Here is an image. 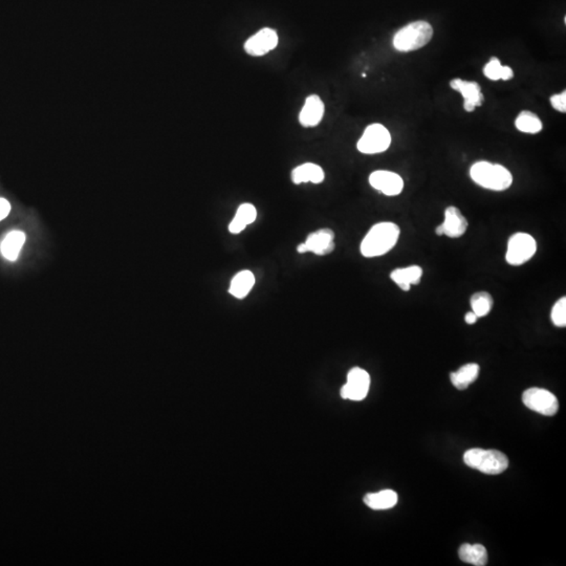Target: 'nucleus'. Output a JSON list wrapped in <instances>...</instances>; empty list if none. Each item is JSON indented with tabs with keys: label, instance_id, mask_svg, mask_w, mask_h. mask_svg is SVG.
<instances>
[{
	"label": "nucleus",
	"instance_id": "nucleus-6",
	"mask_svg": "<svg viewBox=\"0 0 566 566\" xmlns=\"http://www.w3.org/2000/svg\"><path fill=\"white\" fill-rule=\"evenodd\" d=\"M391 144V136L388 129L382 124H371L365 129L356 147L364 155H377L386 151Z\"/></svg>",
	"mask_w": 566,
	"mask_h": 566
},
{
	"label": "nucleus",
	"instance_id": "nucleus-11",
	"mask_svg": "<svg viewBox=\"0 0 566 566\" xmlns=\"http://www.w3.org/2000/svg\"><path fill=\"white\" fill-rule=\"evenodd\" d=\"M468 226V221L458 208L450 206L446 209L445 219L443 223L435 229V234L437 236L445 235L450 238H459L466 233Z\"/></svg>",
	"mask_w": 566,
	"mask_h": 566
},
{
	"label": "nucleus",
	"instance_id": "nucleus-9",
	"mask_svg": "<svg viewBox=\"0 0 566 566\" xmlns=\"http://www.w3.org/2000/svg\"><path fill=\"white\" fill-rule=\"evenodd\" d=\"M333 250H335V233L333 230L327 228L313 232L308 236L306 242L297 246V252L300 254L310 252L319 256L331 254Z\"/></svg>",
	"mask_w": 566,
	"mask_h": 566
},
{
	"label": "nucleus",
	"instance_id": "nucleus-19",
	"mask_svg": "<svg viewBox=\"0 0 566 566\" xmlns=\"http://www.w3.org/2000/svg\"><path fill=\"white\" fill-rule=\"evenodd\" d=\"M257 210L252 204L240 205L239 208L237 209L235 217L233 221L230 223L229 231L232 234H239L248 227L251 223L256 221Z\"/></svg>",
	"mask_w": 566,
	"mask_h": 566
},
{
	"label": "nucleus",
	"instance_id": "nucleus-30",
	"mask_svg": "<svg viewBox=\"0 0 566 566\" xmlns=\"http://www.w3.org/2000/svg\"><path fill=\"white\" fill-rule=\"evenodd\" d=\"M478 320V315L474 312L466 313V316H464V321H466V324L469 325L475 324Z\"/></svg>",
	"mask_w": 566,
	"mask_h": 566
},
{
	"label": "nucleus",
	"instance_id": "nucleus-21",
	"mask_svg": "<svg viewBox=\"0 0 566 566\" xmlns=\"http://www.w3.org/2000/svg\"><path fill=\"white\" fill-rule=\"evenodd\" d=\"M26 242V235L22 231H12L1 242V253L10 261H15Z\"/></svg>",
	"mask_w": 566,
	"mask_h": 566
},
{
	"label": "nucleus",
	"instance_id": "nucleus-23",
	"mask_svg": "<svg viewBox=\"0 0 566 566\" xmlns=\"http://www.w3.org/2000/svg\"><path fill=\"white\" fill-rule=\"evenodd\" d=\"M515 126L519 132L524 134H536L542 130L543 125L538 116L532 111H524L515 120Z\"/></svg>",
	"mask_w": 566,
	"mask_h": 566
},
{
	"label": "nucleus",
	"instance_id": "nucleus-12",
	"mask_svg": "<svg viewBox=\"0 0 566 566\" xmlns=\"http://www.w3.org/2000/svg\"><path fill=\"white\" fill-rule=\"evenodd\" d=\"M450 86L454 91L462 93L464 97V109L468 113H472L476 107H482L484 95L480 85L474 81H466L462 79H453Z\"/></svg>",
	"mask_w": 566,
	"mask_h": 566
},
{
	"label": "nucleus",
	"instance_id": "nucleus-16",
	"mask_svg": "<svg viewBox=\"0 0 566 566\" xmlns=\"http://www.w3.org/2000/svg\"><path fill=\"white\" fill-rule=\"evenodd\" d=\"M324 171L317 164H302L292 171V180L296 184L308 182H313V184H320L324 180Z\"/></svg>",
	"mask_w": 566,
	"mask_h": 566
},
{
	"label": "nucleus",
	"instance_id": "nucleus-1",
	"mask_svg": "<svg viewBox=\"0 0 566 566\" xmlns=\"http://www.w3.org/2000/svg\"><path fill=\"white\" fill-rule=\"evenodd\" d=\"M401 229L391 221L375 223L361 242V254L366 258L380 257L391 252L399 242Z\"/></svg>",
	"mask_w": 566,
	"mask_h": 566
},
{
	"label": "nucleus",
	"instance_id": "nucleus-24",
	"mask_svg": "<svg viewBox=\"0 0 566 566\" xmlns=\"http://www.w3.org/2000/svg\"><path fill=\"white\" fill-rule=\"evenodd\" d=\"M472 312L478 315V318L486 317L492 310L494 300L488 292H478L470 298Z\"/></svg>",
	"mask_w": 566,
	"mask_h": 566
},
{
	"label": "nucleus",
	"instance_id": "nucleus-25",
	"mask_svg": "<svg viewBox=\"0 0 566 566\" xmlns=\"http://www.w3.org/2000/svg\"><path fill=\"white\" fill-rule=\"evenodd\" d=\"M551 322L555 327H566V297L560 298L553 306L551 312Z\"/></svg>",
	"mask_w": 566,
	"mask_h": 566
},
{
	"label": "nucleus",
	"instance_id": "nucleus-10",
	"mask_svg": "<svg viewBox=\"0 0 566 566\" xmlns=\"http://www.w3.org/2000/svg\"><path fill=\"white\" fill-rule=\"evenodd\" d=\"M369 184L387 196H399L404 189V180L395 172L377 170L369 176Z\"/></svg>",
	"mask_w": 566,
	"mask_h": 566
},
{
	"label": "nucleus",
	"instance_id": "nucleus-2",
	"mask_svg": "<svg viewBox=\"0 0 566 566\" xmlns=\"http://www.w3.org/2000/svg\"><path fill=\"white\" fill-rule=\"evenodd\" d=\"M470 176L478 186L492 191H505L513 184V175L505 166L487 161L473 164Z\"/></svg>",
	"mask_w": 566,
	"mask_h": 566
},
{
	"label": "nucleus",
	"instance_id": "nucleus-4",
	"mask_svg": "<svg viewBox=\"0 0 566 566\" xmlns=\"http://www.w3.org/2000/svg\"><path fill=\"white\" fill-rule=\"evenodd\" d=\"M464 462L470 468L490 475L503 473L509 466L507 456L496 450H468L464 453Z\"/></svg>",
	"mask_w": 566,
	"mask_h": 566
},
{
	"label": "nucleus",
	"instance_id": "nucleus-8",
	"mask_svg": "<svg viewBox=\"0 0 566 566\" xmlns=\"http://www.w3.org/2000/svg\"><path fill=\"white\" fill-rule=\"evenodd\" d=\"M370 387L369 373L360 367L350 369L347 382L342 387L341 397L352 401H362L366 398Z\"/></svg>",
	"mask_w": 566,
	"mask_h": 566
},
{
	"label": "nucleus",
	"instance_id": "nucleus-22",
	"mask_svg": "<svg viewBox=\"0 0 566 566\" xmlns=\"http://www.w3.org/2000/svg\"><path fill=\"white\" fill-rule=\"evenodd\" d=\"M364 503L372 510H388L397 505L398 494L393 490L370 493L364 497Z\"/></svg>",
	"mask_w": 566,
	"mask_h": 566
},
{
	"label": "nucleus",
	"instance_id": "nucleus-29",
	"mask_svg": "<svg viewBox=\"0 0 566 566\" xmlns=\"http://www.w3.org/2000/svg\"><path fill=\"white\" fill-rule=\"evenodd\" d=\"M514 77V72L510 66H503V70H501V80L503 81H509L511 79H513Z\"/></svg>",
	"mask_w": 566,
	"mask_h": 566
},
{
	"label": "nucleus",
	"instance_id": "nucleus-7",
	"mask_svg": "<svg viewBox=\"0 0 566 566\" xmlns=\"http://www.w3.org/2000/svg\"><path fill=\"white\" fill-rule=\"evenodd\" d=\"M522 402L528 409L547 416H555L559 408L557 398L553 393L537 387L524 391Z\"/></svg>",
	"mask_w": 566,
	"mask_h": 566
},
{
	"label": "nucleus",
	"instance_id": "nucleus-3",
	"mask_svg": "<svg viewBox=\"0 0 566 566\" xmlns=\"http://www.w3.org/2000/svg\"><path fill=\"white\" fill-rule=\"evenodd\" d=\"M433 28L429 22L420 20L402 28L393 37V47L399 52H412L422 49L430 42Z\"/></svg>",
	"mask_w": 566,
	"mask_h": 566
},
{
	"label": "nucleus",
	"instance_id": "nucleus-20",
	"mask_svg": "<svg viewBox=\"0 0 566 566\" xmlns=\"http://www.w3.org/2000/svg\"><path fill=\"white\" fill-rule=\"evenodd\" d=\"M458 556L462 561L475 566H485L488 563V553L486 547L482 544H462L458 551Z\"/></svg>",
	"mask_w": 566,
	"mask_h": 566
},
{
	"label": "nucleus",
	"instance_id": "nucleus-27",
	"mask_svg": "<svg viewBox=\"0 0 566 566\" xmlns=\"http://www.w3.org/2000/svg\"><path fill=\"white\" fill-rule=\"evenodd\" d=\"M551 104L559 113H566V91L551 97Z\"/></svg>",
	"mask_w": 566,
	"mask_h": 566
},
{
	"label": "nucleus",
	"instance_id": "nucleus-28",
	"mask_svg": "<svg viewBox=\"0 0 566 566\" xmlns=\"http://www.w3.org/2000/svg\"><path fill=\"white\" fill-rule=\"evenodd\" d=\"M11 211V205L6 198H0V221H3Z\"/></svg>",
	"mask_w": 566,
	"mask_h": 566
},
{
	"label": "nucleus",
	"instance_id": "nucleus-15",
	"mask_svg": "<svg viewBox=\"0 0 566 566\" xmlns=\"http://www.w3.org/2000/svg\"><path fill=\"white\" fill-rule=\"evenodd\" d=\"M422 277L423 269L418 265L400 267L391 273V280L404 292L409 291L411 285H420Z\"/></svg>",
	"mask_w": 566,
	"mask_h": 566
},
{
	"label": "nucleus",
	"instance_id": "nucleus-14",
	"mask_svg": "<svg viewBox=\"0 0 566 566\" xmlns=\"http://www.w3.org/2000/svg\"><path fill=\"white\" fill-rule=\"evenodd\" d=\"M324 103L317 95L308 97L300 111L299 121L304 127H314L318 125L324 116Z\"/></svg>",
	"mask_w": 566,
	"mask_h": 566
},
{
	"label": "nucleus",
	"instance_id": "nucleus-26",
	"mask_svg": "<svg viewBox=\"0 0 566 566\" xmlns=\"http://www.w3.org/2000/svg\"><path fill=\"white\" fill-rule=\"evenodd\" d=\"M503 65L498 58L492 57L490 61L485 65L484 74L492 81L501 80Z\"/></svg>",
	"mask_w": 566,
	"mask_h": 566
},
{
	"label": "nucleus",
	"instance_id": "nucleus-13",
	"mask_svg": "<svg viewBox=\"0 0 566 566\" xmlns=\"http://www.w3.org/2000/svg\"><path fill=\"white\" fill-rule=\"evenodd\" d=\"M277 45L278 35L276 31L265 28L246 40L244 49L249 55L258 57L273 51Z\"/></svg>",
	"mask_w": 566,
	"mask_h": 566
},
{
	"label": "nucleus",
	"instance_id": "nucleus-5",
	"mask_svg": "<svg viewBox=\"0 0 566 566\" xmlns=\"http://www.w3.org/2000/svg\"><path fill=\"white\" fill-rule=\"evenodd\" d=\"M537 252V242L532 235L517 232L509 238L505 260L510 265L519 267L530 261Z\"/></svg>",
	"mask_w": 566,
	"mask_h": 566
},
{
	"label": "nucleus",
	"instance_id": "nucleus-18",
	"mask_svg": "<svg viewBox=\"0 0 566 566\" xmlns=\"http://www.w3.org/2000/svg\"><path fill=\"white\" fill-rule=\"evenodd\" d=\"M255 277L252 272L244 269L236 274L230 285L229 293L237 299H244L252 291Z\"/></svg>",
	"mask_w": 566,
	"mask_h": 566
},
{
	"label": "nucleus",
	"instance_id": "nucleus-17",
	"mask_svg": "<svg viewBox=\"0 0 566 566\" xmlns=\"http://www.w3.org/2000/svg\"><path fill=\"white\" fill-rule=\"evenodd\" d=\"M480 370V365L476 363H469V364L464 365L455 372H451L450 375L451 383L456 388L464 391L478 380Z\"/></svg>",
	"mask_w": 566,
	"mask_h": 566
}]
</instances>
